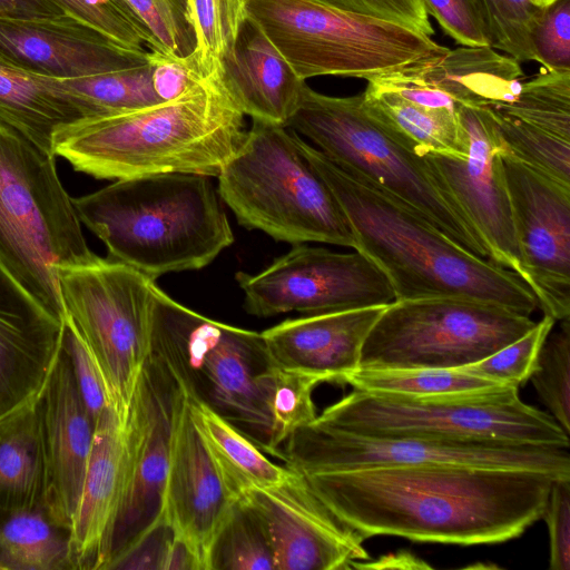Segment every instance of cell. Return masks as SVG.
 <instances>
[{
	"instance_id": "6da1fadb",
	"label": "cell",
	"mask_w": 570,
	"mask_h": 570,
	"mask_svg": "<svg viewBox=\"0 0 570 570\" xmlns=\"http://www.w3.org/2000/svg\"><path fill=\"white\" fill-rule=\"evenodd\" d=\"M364 539L395 535L460 546L500 543L542 518L557 478L460 464L383 466L301 475Z\"/></svg>"
},
{
	"instance_id": "7a4b0ae2",
	"label": "cell",
	"mask_w": 570,
	"mask_h": 570,
	"mask_svg": "<svg viewBox=\"0 0 570 570\" xmlns=\"http://www.w3.org/2000/svg\"><path fill=\"white\" fill-rule=\"evenodd\" d=\"M301 147L345 215L354 249L383 272L395 301L463 297L528 316L539 308L517 273L466 250L403 202L342 169L302 138Z\"/></svg>"
},
{
	"instance_id": "3957f363",
	"label": "cell",
	"mask_w": 570,
	"mask_h": 570,
	"mask_svg": "<svg viewBox=\"0 0 570 570\" xmlns=\"http://www.w3.org/2000/svg\"><path fill=\"white\" fill-rule=\"evenodd\" d=\"M244 116L223 73H188L170 99L61 128L53 154L98 179L167 173L217 177L245 137Z\"/></svg>"
},
{
	"instance_id": "277c9868",
	"label": "cell",
	"mask_w": 570,
	"mask_h": 570,
	"mask_svg": "<svg viewBox=\"0 0 570 570\" xmlns=\"http://www.w3.org/2000/svg\"><path fill=\"white\" fill-rule=\"evenodd\" d=\"M212 178L167 173L118 179L72 203L109 258L156 279L200 269L234 242Z\"/></svg>"
},
{
	"instance_id": "5b68a950",
	"label": "cell",
	"mask_w": 570,
	"mask_h": 570,
	"mask_svg": "<svg viewBox=\"0 0 570 570\" xmlns=\"http://www.w3.org/2000/svg\"><path fill=\"white\" fill-rule=\"evenodd\" d=\"M218 179L220 199L238 223L293 245L355 247L337 200L285 125L252 119Z\"/></svg>"
},
{
	"instance_id": "8992f818",
	"label": "cell",
	"mask_w": 570,
	"mask_h": 570,
	"mask_svg": "<svg viewBox=\"0 0 570 570\" xmlns=\"http://www.w3.org/2000/svg\"><path fill=\"white\" fill-rule=\"evenodd\" d=\"M55 157L0 124V262L42 307L63 320L58 268L97 255L86 243Z\"/></svg>"
},
{
	"instance_id": "52a82bcc",
	"label": "cell",
	"mask_w": 570,
	"mask_h": 570,
	"mask_svg": "<svg viewBox=\"0 0 570 570\" xmlns=\"http://www.w3.org/2000/svg\"><path fill=\"white\" fill-rule=\"evenodd\" d=\"M286 126L342 169L403 202L466 250L490 259L481 236L425 158L402 146L366 112L362 94L333 97L305 83Z\"/></svg>"
},
{
	"instance_id": "ba28073f",
	"label": "cell",
	"mask_w": 570,
	"mask_h": 570,
	"mask_svg": "<svg viewBox=\"0 0 570 570\" xmlns=\"http://www.w3.org/2000/svg\"><path fill=\"white\" fill-rule=\"evenodd\" d=\"M320 424L376 438L492 440L569 448L561 425L521 401L519 387L406 397L353 390L317 414Z\"/></svg>"
},
{
	"instance_id": "9c48e42d",
	"label": "cell",
	"mask_w": 570,
	"mask_h": 570,
	"mask_svg": "<svg viewBox=\"0 0 570 570\" xmlns=\"http://www.w3.org/2000/svg\"><path fill=\"white\" fill-rule=\"evenodd\" d=\"M247 13L303 80L368 81L449 49L413 29L317 0H248Z\"/></svg>"
},
{
	"instance_id": "30bf717a",
	"label": "cell",
	"mask_w": 570,
	"mask_h": 570,
	"mask_svg": "<svg viewBox=\"0 0 570 570\" xmlns=\"http://www.w3.org/2000/svg\"><path fill=\"white\" fill-rule=\"evenodd\" d=\"M68 318L100 372L108 405L125 420L153 356L155 279L114 261L58 268Z\"/></svg>"
},
{
	"instance_id": "8fae6325",
	"label": "cell",
	"mask_w": 570,
	"mask_h": 570,
	"mask_svg": "<svg viewBox=\"0 0 570 570\" xmlns=\"http://www.w3.org/2000/svg\"><path fill=\"white\" fill-rule=\"evenodd\" d=\"M153 346L200 399L265 448L271 417L261 375L269 362L261 333L207 318L156 285Z\"/></svg>"
},
{
	"instance_id": "7c38bea8",
	"label": "cell",
	"mask_w": 570,
	"mask_h": 570,
	"mask_svg": "<svg viewBox=\"0 0 570 570\" xmlns=\"http://www.w3.org/2000/svg\"><path fill=\"white\" fill-rule=\"evenodd\" d=\"M537 322L500 305L463 297L394 301L362 352L360 368H458L499 351Z\"/></svg>"
},
{
	"instance_id": "4fadbf2b",
	"label": "cell",
	"mask_w": 570,
	"mask_h": 570,
	"mask_svg": "<svg viewBox=\"0 0 570 570\" xmlns=\"http://www.w3.org/2000/svg\"><path fill=\"white\" fill-rule=\"evenodd\" d=\"M272 454L299 474L383 466L460 464L531 470L570 479L569 448L492 440L376 438L320 424L295 431Z\"/></svg>"
},
{
	"instance_id": "5bb4252c",
	"label": "cell",
	"mask_w": 570,
	"mask_h": 570,
	"mask_svg": "<svg viewBox=\"0 0 570 570\" xmlns=\"http://www.w3.org/2000/svg\"><path fill=\"white\" fill-rule=\"evenodd\" d=\"M236 281L244 308L257 317L287 312L306 315L383 306L395 301L383 272L364 254L296 244L256 275Z\"/></svg>"
},
{
	"instance_id": "9a60e30c",
	"label": "cell",
	"mask_w": 570,
	"mask_h": 570,
	"mask_svg": "<svg viewBox=\"0 0 570 570\" xmlns=\"http://www.w3.org/2000/svg\"><path fill=\"white\" fill-rule=\"evenodd\" d=\"M524 282L539 308L570 318V187L502 154Z\"/></svg>"
},
{
	"instance_id": "2e32d148",
	"label": "cell",
	"mask_w": 570,
	"mask_h": 570,
	"mask_svg": "<svg viewBox=\"0 0 570 570\" xmlns=\"http://www.w3.org/2000/svg\"><path fill=\"white\" fill-rule=\"evenodd\" d=\"M173 379L170 441L160 518L208 570L210 551L236 502L227 493L191 420L188 387L169 364Z\"/></svg>"
},
{
	"instance_id": "e0dca14e",
	"label": "cell",
	"mask_w": 570,
	"mask_h": 570,
	"mask_svg": "<svg viewBox=\"0 0 570 570\" xmlns=\"http://www.w3.org/2000/svg\"><path fill=\"white\" fill-rule=\"evenodd\" d=\"M458 114L469 139L468 157H423L481 236L490 261L524 281L502 161L507 149L488 107L461 105Z\"/></svg>"
},
{
	"instance_id": "ac0fdd59",
	"label": "cell",
	"mask_w": 570,
	"mask_h": 570,
	"mask_svg": "<svg viewBox=\"0 0 570 570\" xmlns=\"http://www.w3.org/2000/svg\"><path fill=\"white\" fill-rule=\"evenodd\" d=\"M171 393V374L164 361L153 355L122 421L126 482L109 564L160 513L169 458Z\"/></svg>"
},
{
	"instance_id": "d6986e66",
	"label": "cell",
	"mask_w": 570,
	"mask_h": 570,
	"mask_svg": "<svg viewBox=\"0 0 570 570\" xmlns=\"http://www.w3.org/2000/svg\"><path fill=\"white\" fill-rule=\"evenodd\" d=\"M238 502L259 520L275 570H338L368 559L364 538L340 522L292 471L284 482L247 492Z\"/></svg>"
},
{
	"instance_id": "ffe728a7",
	"label": "cell",
	"mask_w": 570,
	"mask_h": 570,
	"mask_svg": "<svg viewBox=\"0 0 570 570\" xmlns=\"http://www.w3.org/2000/svg\"><path fill=\"white\" fill-rule=\"evenodd\" d=\"M0 58L22 70L58 79H76L127 69L149 60L67 13L0 17Z\"/></svg>"
},
{
	"instance_id": "44dd1931",
	"label": "cell",
	"mask_w": 570,
	"mask_h": 570,
	"mask_svg": "<svg viewBox=\"0 0 570 570\" xmlns=\"http://www.w3.org/2000/svg\"><path fill=\"white\" fill-rule=\"evenodd\" d=\"M45 449V505L70 530L92 448L95 423L76 385L63 346L40 395Z\"/></svg>"
},
{
	"instance_id": "7402d4cb",
	"label": "cell",
	"mask_w": 570,
	"mask_h": 570,
	"mask_svg": "<svg viewBox=\"0 0 570 570\" xmlns=\"http://www.w3.org/2000/svg\"><path fill=\"white\" fill-rule=\"evenodd\" d=\"M63 330L0 262V417L41 394Z\"/></svg>"
},
{
	"instance_id": "603a6c76",
	"label": "cell",
	"mask_w": 570,
	"mask_h": 570,
	"mask_svg": "<svg viewBox=\"0 0 570 570\" xmlns=\"http://www.w3.org/2000/svg\"><path fill=\"white\" fill-rule=\"evenodd\" d=\"M124 422L108 406L95 425L92 448L70 527L73 570L107 569L126 482Z\"/></svg>"
},
{
	"instance_id": "cb8c5ba5",
	"label": "cell",
	"mask_w": 570,
	"mask_h": 570,
	"mask_svg": "<svg viewBox=\"0 0 570 570\" xmlns=\"http://www.w3.org/2000/svg\"><path fill=\"white\" fill-rule=\"evenodd\" d=\"M386 305L285 320L261 333L269 365L344 383Z\"/></svg>"
},
{
	"instance_id": "d4e9b609",
	"label": "cell",
	"mask_w": 570,
	"mask_h": 570,
	"mask_svg": "<svg viewBox=\"0 0 570 570\" xmlns=\"http://www.w3.org/2000/svg\"><path fill=\"white\" fill-rule=\"evenodd\" d=\"M223 80L244 115L285 126L306 83L249 16L223 61Z\"/></svg>"
},
{
	"instance_id": "484cf974",
	"label": "cell",
	"mask_w": 570,
	"mask_h": 570,
	"mask_svg": "<svg viewBox=\"0 0 570 570\" xmlns=\"http://www.w3.org/2000/svg\"><path fill=\"white\" fill-rule=\"evenodd\" d=\"M458 105L489 107L513 101L524 73L520 61L490 46H461L401 69Z\"/></svg>"
},
{
	"instance_id": "4316f807",
	"label": "cell",
	"mask_w": 570,
	"mask_h": 570,
	"mask_svg": "<svg viewBox=\"0 0 570 570\" xmlns=\"http://www.w3.org/2000/svg\"><path fill=\"white\" fill-rule=\"evenodd\" d=\"M185 382L194 425L227 493L235 502L252 490L277 485L292 475L288 468L272 462L233 423L200 399L186 380Z\"/></svg>"
},
{
	"instance_id": "83f0119b",
	"label": "cell",
	"mask_w": 570,
	"mask_h": 570,
	"mask_svg": "<svg viewBox=\"0 0 570 570\" xmlns=\"http://www.w3.org/2000/svg\"><path fill=\"white\" fill-rule=\"evenodd\" d=\"M83 118L72 96L48 77L22 70L0 58L1 125L53 154L55 135Z\"/></svg>"
},
{
	"instance_id": "f1b7e54d",
	"label": "cell",
	"mask_w": 570,
	"mask_h": 570,
	"mask_svg": "<svg viewBox=\"0 0 570 570\" xmlns=\"http://www.w3.org/2000/svg\"><path fill=\"white\" fill-rule=\"evenodd\" d=\"M40 395L0 417V510L45 504Z\"/></svg>"
},
{
	"instance_id": "f546056e",
	"label": "cell",
	"mask_w": 570,
	"mask_h": 570,
	"mask_svg": "<svg viewBox=\"0 0 570 570\" xmlns=\"http://www.w3.org/2000/svg\"><path fill=\"white\" fill-rule=\"evenodd\" d=\"M361 94L366 112L412 153L468 157L469 139L459 114L414 105L371 83Z\"/></svg>"
},
{
	"instance_id": "4dcf8cb0",
	"label": "cell",
	"mask_w": 570,
	"mask_h": 570,
	"mask_svg": "<svg viewBox=\"0 0 570 570\" xmlns=\"http://www.w3.org/2000/svg\"><path fill=\"white\" fill-rule=\"evenodd\" d=\"M1 570H73L70 530L45 504L0 510Z\"/></svg>"
},
{
	"instance_id": "1f68e13d",
	"label": "cell",
	"mask_w": 570,
	"mask_h": 570,
	"mask_svg": "<svg viewBox=\"0 0 570 570\" xmlns=\"http://www.w3.org/2000/svg\"><path fill=\"white\" fill-rule=\"evenodd\" d=\"M155 68L149 52V60L136 67L76 79L48 78L73 97L85 118H91L163 102Z\"/></svg>"
},
{
	"instance_id": "d6a6232c",
	"label": "cell",
	"mask_w": 570,
	"mask_h": 570,
	"mask_svg": "<svg viewBox=\"0 0 570 570\" xmlns=\"http://www.w3.org/2000/svg\"><path fill=\"white\" fill-rule=\"evenodd\" d=\"M353 390L367 393L428 397L487 392L501 384L459 368H358L345 380Z\"/></svg>"
},
{
	"instance_id": "836d02e7",
	"label": "cell",
	"mask_w": 570,
	"mask_h": 570,
	"mask_svg": "<svg viewBox=\"0 0 570 570\" xmlns=\"http://www.w3.org/2000/svg\"><path fill=\"white\" fill-rule=\"evenodd\" d=\"M489 107L528 130L570 140V71L541 68L513 101Z\"/></svg>"
},
{
	"instance_id": "e575fe53",
	"label": "cell",
	"mask_w": 570,
	"mask_h": 570,
	"mask_svg": "<svg viewBox=\"0 0 570 570\" xmlns=\"http://www.w3.org/2000/svg\"><path fill=\"white\" fill-rule=\"evenodd\" d=\"M248 0H187L195 49L185 60L188 73H223V61L248 17Z\"/></svg>"
},
{
	"instance_id": "d590c367",
	"label": "cell",
	"mask_w": 570,
	"mask_h": 570,
	"mask_svg": "<svg viewBox=\"0 0 570 570\" xmlns=\"http://www.w3.org/2000/svg\"><path fill=\"white\" fill-rule=\"evenodd\" d=\"M324 383L320 377L269 365L261 375L271 417V431L265 450L273 453L295 431L316 416L314 389Z\"/></svg>"
},
{
	"instance_id": "8d00e7d4",
	"label": "cell",
	"mask_w": 570,
	"mask_h": 570,
	"mask_svg": "<svg viewBox=\"0 0 570 570\" xmlns=\"http://www.w3.org/2000/svg\"><path fill=\"white\" fill-rule=\"evenodd\" d=\"M208 570H275L267 535L254 512L236 502L218 532Z\"/></svg>"
},
{
	"instance_id": "74e56055",
	"label": "cell",
	"mask_w": 570,
	"mask_h": 570,
	"mask_svg": "<svg viewBox=\"0 0 570 570\" xmlns=\"http://www.w3.org/2000/svg\"><path fill=\"white\" fill-rule=\"evenodd\" d=\"M539 353L530 380L561 428L570 433V318L560 321Z\"/></svg>"
},
{
	"instance_id": "f35d334b",
	"label": "cell",
	"mask_w": 570,
	"mask_h": 570,
	"mask_svg": "<svg viewBox=\"0 0 570 570\" xmlns=\"http://www.w3.org/2000/svg\"><path fill=\"white\" fill-rule=\"evenodd\" d=\"M490 36L491 47L518 61H533L531 30L544 8L533 0H473Z\"/></svg>"
},
{
	"instance_id": "ab89813d",
	"label": "cell",
	"mask_w": 570,
	"mask_h": 570,
	"mask_svg": "<svg viewBox=\"0 0 570 570\" xmlns=\"http://www.w3.org/2000/svg\"><path fill=\"white\" fill-rule=\"evenodd\" d=\"M65 13L72 16L112 40L135 49L161 55L146 24L125 0H55Z\"/></svg>"
},
{
	"instance_id": "60d3db41",
	"label": "cell",
	"mask_w": 570,
	"mask_h": 570,
	"mask_svg": "<svg viewBox=\"0 0 570 570\" xmlns=\"http://www.w3.org/2000/svg\"><path fill=\"white\" fill-rule=\"evenodd\" d=\"M125 1L153 35L161 52V61L184 67L195 49L187 0Z\"/></svg>"
},
{
	"instance_id": "b9f144b4",
	"label": "cell",
	"mask_w": 570,
	"mask_h": 570,
	"mask_svg": "<svg viewBox=\"0 0 570 570\" xmlns=\"http://www.w3.org/2000/svg\"><path fill=\"white\" fill-rule=\"evenodd\" d=\"M556 321L544 315L523 336L488 357L459 370L501 384L520 386L530 380L543 343Z\"/></svg>"
},
{
	"instance_id": "7bdbcfd3",
	"label": "cell",
	"mask_w": 570,
	"mask_h": 570,
	"mask_svg": "<svg viewBox=\"0 0 570 570\" xmlns=\"http://www.w3.org/2000/svg\"><path fill=\"white\" fill-rule=\"evenodd\" d=\"M533 61L543 69L570 71V0L544 7L530 36Z\"/></svg>"
},
{
	"instance_id": "ee69618b",
	"label": "cell",
	"mask_w": 570,
	"mask_h": 570,
	"mask_svg": "<svg viewBox=\"0 0 570 570\" xmlns=\"http://www.w3.org/2000/svg\"><path fill=\"white\" fill-rule=\"evenodd\" d=\"M63 324L62 343L70 357L76 385L96 424L100 414L109 406L105 385L94 357L73 324L66 317Z\"/></svg>"
},
{
	"instance_id": "f6af8a7d",
	"label": "cell",
	"mask_w": 570,
	"mask_h": 570,
	"mask_svg": "<svg viewBox=\"0 0 570 570\" xmlns=\"http://www.w3.org/2000/svg\"><path fill=\"white\" fill-rule=\"evenodd\" d=\"M443 31L462 46H490L491 39L473 0H423Z\"/></svg>"
},
{
	"instance_id": "bcb514c9",
	"label": "cell",
	"mask_w": 570,
	"mask_h": 570,
	"mask_svg": "<svg viewBox=\"0 0 570 570\" xmlns=\"http://www.w3.org/2000/svg\"><path fill=\"white\" fill-rule=\"evenodd\" d=\"M344 11L394 22L433 36L434 30L423 0H317Z\"/></svg>"
},
{
	"instance_id": "7dc6e473",
	"label": "cell",
	"mask_w": 570,
	"mask_h": 570,
	"mask_svg": "<svg viewBox=\"0 0 570 570\" xmlns=\"http://www.w3.org/2000/svg\"><path fill=\"white\" fill-rule=\"evenodd\" d=\"M549 531V567L570 569V479H556L551 484L542 518Z\"/></svg>"
},
{
	"instance_id": "c3c4849f",
	"label": "cell",
	"mask_w": 570,
	"mask_h": 570,
	"mask_svg": "<svg viewBox=\"0 0 570 570\" xmlns=\"http://www.w3.org/2000/svg\"><path fill=\"white\" fill-rule=\"evenodd\" d=\"M65 13L55 0H0V17L35 18Z\"/></svg>"
},
{
	"instance_id": "681fc988",
	"label": "cell",
	"mask_w": 570,
	"mask_h": 570,
	"mask_svg": "<svg viewBox=\"0 0 570 570\" xmlns=\"http://www.w3.org/2000/svg\"><path fill=\"white\" fill-rule=\"evenodd\" d=\"M552 1L554 0H533L534 4L540 7V8H544L547 7L548 4H550Z\"/></svg>"
},
{
	"instance_id": "f907efd6",
	"label": "cell",
	"mask_w": 570,
	"mask_h": 570,
	"mask_svg": "<svg viewBox=\"0 0 570 570\" xmlns=\"http://www.w3.org/2000/svg\"><path fill=\"white\" fill-rule=\"evenodd\" d=\"M1 570V569H0Z\"/></svg>"
}]
</instances>
